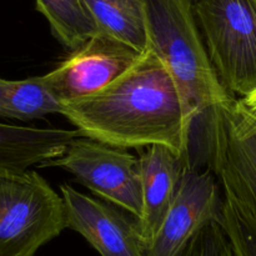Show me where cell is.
Segmentation results:
<instances>
[{"label":"cell","instance_id":"7a4b0ae2","mask_svg":"<svg viewBox=\"0 0 256 256\" xmlns=\"http://www.w3.org/2000/svg\"><path fill=\"white\" fill-rule=\"evenodd\" d=\"M149 50L169 69L182 95L192 144L198 129L206 132L212 110L234 102L210 62L190 0H142Z\"/></svg>","mask_w":256,"mask_h":256},{"label":"cell","instance_id":"9a60e30c","mask_svg":"<svg viewBox=\"0 0 256 256\" xmlns=\"http://www.w3.org/2000/svg\"><path fill=\"white\" fill-rule=\"evenodd\" d=\"M36 10L50 25L52 35L70 52L99 32L84 0H35Z\"/></svg>","mask_w":256,"mask_h":256},{"label":"cell","instance_id":"5b68a950","mask_svg":"<svg viewBox=\"0 0 256 256\" xmlns=\"http://www.w3.org/2000/svg\"><path fill=\"white\" fill-rule=\"evenodd\" d=\"M52 166L70 172L95 195L135 219L139 218L142 200L140 162L126 149L79 136L70 142L64 155L39 168Z\"/></svg>","mask_w":256,"mask_h":256},{"label":"cell","instance_id":"30bf717a","mask_svg":"<svg viewBox=\"0 0 256 256\" xmlns=\"http://www.w3.org/2000/svg\"><path fill=\"white\" fill-rule=\"evenodd\" d=\"M142 212L135 219L144 252L159 232L179 189L186 162L162 145H152L140 152Z\"/></svg>","mask_w":256,"mask_h":256},{"label":"cell","instance_id":"8fae6325","mask_svg":"<svg viewBox=\"0 0 256 256\" xmlns=\"http://www.w3.org/2000/svg\"><path fill=\"white\" fill-rule=\"evenodd\" d=\"M79 130L40 129L0 122V175H20L29 168L58 159Z\"/></svg>","mask_w":256,"mask_h":256},{"label":"cell","instance_id":"9c48e42d","mask_svg":"<svg viewBox=\"0 0 256 256\" xmlns=\"http://www.w3.org/2000/svg\"><path fill=\"white\" fill-rule=\"evenodd\" d=\"M66 229L79 232L102 256H145L136 222L68 184L60 185Z\"/></svg>","mask_w":256,"mask_h":256},{"label":"cell","instance_id":"8992f818","mask_svg":"<svg viewBox=\"0 0 256 256\" xmlns=\"http://www.w3.org/2000/svg\"><path fill=\"white\" fill-rule=\"evenodd\" d=\"M144 54L125 42L98 32L42 75L48 92L59 104L100 92L132 69Z\"/></svg>","mask_w":256,"mask_h":256},{"label":"cell","instance_id":"5bb4252c","mask_svg":"<svg viewBox=\"0 0 256 256\" xmlns=\"http://www.w3.org/2000/svg\"><path fill=\"white\" fill-rule=\"evenodd\" d=\"M208 122L242 174L256 186V126L235 110V102L212 110Z\"/></svg>","mask_w":256,"mask_h":256},{"label":"cell","instance_id":"52a82bcc","mask_svg":"<svg viewBox=\"0 0 256 256\" xmlns=\"http://www.w3.org/2000/svg\"><path fill=\"white\" fill-rule=\"evenodd\" d=\"M216 179L210 168L202 172L185 164L176 196L145 256H176L205 225L220 220L224 198Z\"/></svg>","mask_w":256,"mask_h":256},{"label":"cell","instance_id":"4fadbf2b","mask_svg":"<svg viewBox=\"0 0 256 256\" xmlns=\"http://www.w3.org/2000/svg\"><path fill=\"white\" fill-rule=\"evenodd\" d=\"M60 114V104L48 92L42 76L9 80L0 76V118L20 122Z\"/></svg>","mask_w":256,"mask_h":256},{"label":"cell","instance_id":"277c9868","mask_svg":"<svg viewBox=\"0 0 256 256\" xmlns=\"http://www.w3.org/2000/svg\"><path fill=\"white\" fill-rule=\"evenodd\" d=\"M64 229L62 198L39 172L0 175V256H35Z\"/></svg>","mask_w":256,"mask_h":256},{"label":"cell","instance_id":"ac0fdd59","mask_svg":"<svg viewBox=\"0 0 256 256\" xmlns=\"http://www.w3.org/2000/svg\"><path fill=\"white\" fill-rule=\"evenodd\" d=\"M190 2H194V0H190Z\"/></svg>","mask_w":256,"mask_h":256},{"label":"cell","instance_id":"6da1fadb","mask_svg":"<svg viewBox=\"0 0 256 256\" xmlns=\"http://www.w3.org/2000/svg\"><path fill=\"white\" fill-rule=\"evenodd\" d=\"M60 114L85 138L122 149L162 145L190 162L192 129L182 95L150 50L100 92L62 102Z\"/></svg>","mask_w":256,"mask_h":256},{"label":"cell","instance_id":"7c38bea8","mask_svg":"<svg viewBox=\"0 0 256 256\" xmlns=\"http://www.w3.org/2000/svg\"><path fill=\"white\" fill-rule=\"evenodd\" d=\"M99 32L115 38L142 54L149 52L142 0H84Z\"/></svg>","mask_w":256,"mask_h":256},{"label":"cell","instance_id":"e0dca14e","mask_svg":"<svg viewBox=\"0 0 256 256\" xmlns=\"http://www.w3.org/2000/svg\"><path fill=\"white\" fill-rule=\"evenodd\" d=\"M235 110L250 124L256 126V92L242 99L235 100Z\"/></svg>","mask_w":256,"mask_h":256},{"label":"cell","instance_id":"2e32d148","mask_svg":"<svg viewBox=\"0 0 256 256\" xmlns=\"http://www.w3.org/2000/svg\"><path fill=\"white\" fill-rule=\"evenodd\" d=\"M176 256H236L220 220L205 225Z\"/></svg>","mask_w":256,"mask_h":256},{"label":"cell","instance_id":"3957f363","mask_svg":"<svg viewBox=\"0 0 256 256\" xmlns=\"http://www.w3.org/2000/svg\"><path fill=\"white\" fill-rule=\"evenodd\" d=\"M192 10L222 88L240 99L256 92V0H194Z\"/></svg>","mask_w":256,"mask_h":256},{"label":"cell","instance_id":"ba28073f","mask_svg":"<svg viewBox=\"0 0 256 256\" xmlns=\"http://www.w3.org/2000/svg\"><path fill=\"white\" fill-rule=\"evenodd\" d=\"M205 154L222 189L220 224L236 256H256V186L230 158L224 142L208 124Z\"/></svg>","mask_w":256,"mask_h":256}]
</instances>
